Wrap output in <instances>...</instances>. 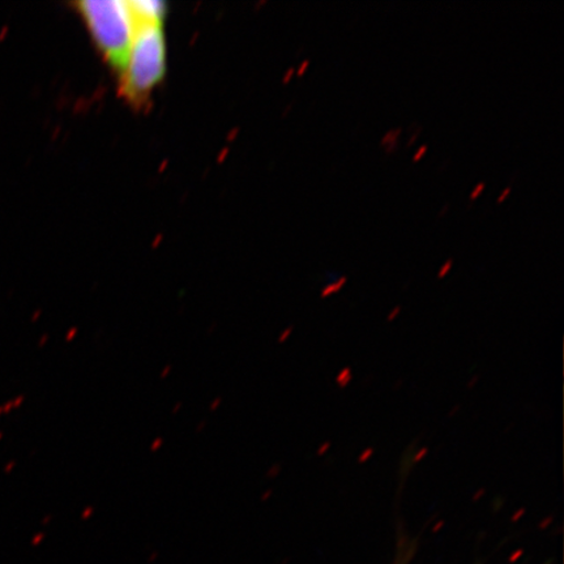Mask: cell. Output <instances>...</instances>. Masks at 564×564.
<instances>
[{"label": "cell", "instance_id": "5bb4252c", "mask_svg": "<svg viewBox=\"0 0 564 564\" xmlns=\"http://www.w3.org/2000/svg\"><path fill=\"white\" fill-rule=\"evenodd\" d=\"M510 194H511V187H507L505 189L503 194L498 197L497 203L502 204L507 199V196H509Z\"/></svg>", "mask_w": 564, "mask_h": 564}, {"label": "cell", "instance_id": "277c9868", "mask_svg": "<svg viewBox=\"0 0 564 564\" xmlns=\"http://www.w3.org/2000/svg\"><path fill=\"white\" fill-rule=\"evenodd\" d=\"M401 132H403V130L393 129L386 133V135L382 139V147L386 148L387 153H393L394 151L398 150V141L401 135Z\"/></svg>", "mask_w": 564, "mask_h": 564}, {"label": "cell", "instance_id": "7c38bea8", "mask_svg": "<svg viewBox=\"0 0 564 564\" xmlns=\"http://www.w3.org/2000/svg\"><path fill=\"white\" fill-rule=\"evenodd\" d=\"M401 313V307L400 306H397L392 310V312L390 313V315L387 316V321L388 322H393L394 319H397V317L400 315Z\"/></svg>", "mask_w": 564, "mask_h": 564}, {"label": "cell", "instance_id": "3957f363", "mask_svg": "<svg viewBox=\"0 0 564 564\" xmlns=\"http://www.w3.org/2000/svg\"><path fill=\"white\" fill-rule=\"evenodd\" d=\"M129 4L137 25L162 23L165 19L166 4L160 0H137Z\"/></svg>", "mask_w": 564, "mask_h": 564}, {"label": "cell", "instance_id": "d6986e66", "mask_svg": "<svg viewBox=\"0 0 564 564\" xmlns=\"http://www.w3.org/2000/svg\"><path fill=\"white\" fill-rule=\"evenodd\" d=\"M458 411V406H455L454 411L449 413V415H454Z\"/></svg>", "mask_w": 564, "mask_h": 564}, {"label": "cell", "instance_id": "6da1fadb", "mask_svg": "<svg viewBox=\"0 0 564 564\" xmlns=\"http://www.w3.org/2000/svg\"><path fill=\"white\" fill-rule=\"evenodd\" d=\"M109 65L121 75L129 56L137 23L129 2L83 0L76 4Z\"/></svg>", "mask_w": 564, "mask_h": 564}, {"label": "cell", "instance_id": "8992f818", "mask_svg": "<svg viewBox=\"0 0 564 564\" xmlns=\"http://www.w3.org/2000/svg\"><path fill=\"white\" fill-rule=\"evenodd\" d=\"M352 379V372L349 368H345L338 373L336 377V383L340 388L348 387V384L351 382Z\"/></svg>", "mask_w": 564, "mask_h": 564}, {"label": "cell", "instance_id": "7a4b0ae2", "mask_svg": "<svg viewBox=\"0 0 564 564\" xmlns=\"http://www.w3.org/2000/svg\"><path fill=\"white\" fill-rule=\"evenodd\" d=\"M166 73V42L162 23L137 25L126 66L121 73L123 95L144 102Z\"/></svg>", "mask_w": 564, "mask_h": 564}, {"label": "cell", "instance_id": "2e32d148", "mask_svg": "<svg viewBox=\"0 0 564 564\" xmlns=\"http://www.w3.org/2000/svg\"><path fill=\"white\" fill-rule=\"evenodd\" d=\"M307 66H308V61L303 62V65H302V67L300 69V75L305 73V69L307 68Z\"/></svg>", "mask_w": 564, "mask_h": 564}, {"label": "cell", "instance_id": "9c48e42d", "mask_svg": "<svg viewBox=\"0 0 564 564\" xmlns=\"http://www.w3.org/2000/svg\"><path fill=\"white\" fill-rule=\"evenodd\" d=\"M372 455H373L372 448L365 449L364 453L361 455H359L358 463L359 464L368 463Z\"/></svg>", "mask_w": 564, "mask_h": 564}, {"label": "cell", "instance_id": "ac0fdd59", "mask_svg": "<svg viewBox=\"0 0 564 564\" xmlns=\"http://www.w3.org/2000/svg\"><path fill=\"white\" fill-rule=\"evenodd\" d=\"M484 494H485V490H484V489L478 490L477 496L475 497V500H477L479 497H482V496H484Z\"/></svg>", "mask_w": 564, "mask_h": 564}, {"label": "cell", "instance_id": "52a82bcc", "mask_svg": "<svg viewBox=\"0 0 564 564\" xmlns=\"http://www.w3.org/2000/svg\"><path fill=\"white\" fill-rule=\"evenodd\" d=\"M454 260L448 259L446 263L443 264V267L440 270L438 279H444L447 276L451 270H453Z\"/></svg>", "mask_w": 564, "mask_h": 564}, {"label": "cell", "instance_id": "ba28073f", "mask_svg": "<svg viewBox=\"0 0 564 564\" xmlns=\"http://www.w3.org/2000/svg\"><path fill=\"white\" fill-rule=\"evenodd\" d=\"M486 185L484 182L478 183L474 192L470 194V200H476L479 195H481L485 192Z\"/></svg>", "mask_w": 564, "mask_h": 564}, {"label": "cell", "instance_id": "9a60e30c", "mask_svg": "<svg viewBox=\"0 0 564 564\" xmlns=\"http://www.w3.org/2000/svg\"><path fill=\"white\" fill-rule=\"evenodd\" d=\"M293 328H289L284 336H281L280 341H285L289 335H291Z\"/></svg>", "mask_w": 564, "mask_h": 564}, {"label": "cell", "instance_id": "5b68a950", "mask_svg": "<svg viewBox=\"0 0 564 564\" xmlns=\"http://www.w3.org/2000/svg\"><path fill=\"white\" fill-rule=\"evenodd\" d=\"M348 278H341L340 280H337L336 282H333V284L327 285L322 291V299H327L329 295L336 294L341 291V289L347 284Z\"/></svg>", "mask_w": 564, "mask_h": 564}, {"label": "cell", "instance_id": "4fadbf2b", "mask_svg": "<svg viewBox=\"0 0 564 564\" xmlns=\"http://www.w3.org/2000/svg\"><path fill=\"white\" fill-rule=\"evenodd\" d=\"M429 453V449L427 448H422L420 449V453L417 455L414 456V460L413 463L414 464H417L422 460L423 457H425Z\"/></svg>", "mask_w": 564, "mask_h": 564}, {"label": "cell", "instance_id": "30bf717a", "mask_svg": "<svg viewBox=\"0 0 564 564\" xmlns=\"http://www.w3.org/2000/svg\"><path fill=\"white\" fill-rule=\"evenodd\" d=\"M426 152H427V145L426 144L421 145L420 150L417 152H415V154H414L413 162H419L423 158V154H425Z\"/></svg>", "mask_w": 564, "mask_h": 564}, {"label": "cell", "instance_id": "e0dca14e", "mask_svg": "<svg viewBox=\"0 0 564 564\" xmlns=\"http://www.w3.org/2000/svg\"><path fill=\"white\" fill-rule=\"evenodd\" d=\"M478 382V377H475L471 382L468 383V388H474V386Z\"/></svg>", "mask_w": 564, "mask_h": 564}, {"label": "cell", "instance_id": "8fae6325", "mask_svg": "<svg viewBox=\"0 0 564 564\" xmlns=\"http://www.w3.org/2000/svg\"><path fill=\"white\" fill-rule=\"evenodd\" d=\"M330 446H333V444H330V442L323 443L322 446L319 447V449H317V455H319V456L326 455L328 453V449L330 448Z\"/></svg>", "mask_w": 564, "mask_h": 564}]
</instances>
